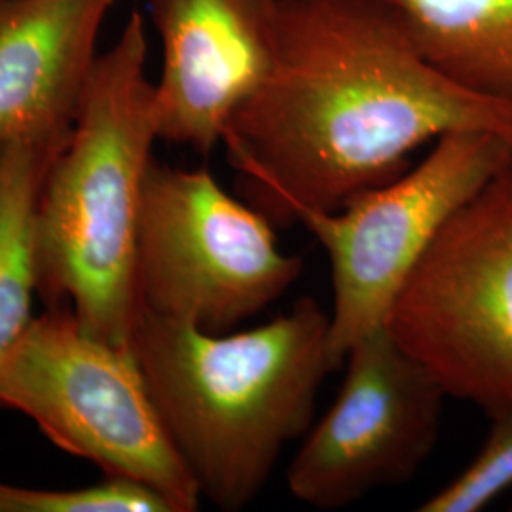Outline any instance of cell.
I'll return each mask as SVG.
<instances>
[{"instance_id":"cell-1","label":"cell","mask_w":512,"mask_h":512,"mask_svg":"<svg viewBox=\"0 0 512 512\" xmlns=\"http://www.w3.org/2000/svg\"><path fill=\"white\" fill-rule=\"evenodd\" d=\"M454 131L512 147V103L437 71L391 0H281L272 67L222 145L241 200L285 228L391 183Z\"/></svg>"},{"instance_id":"cell-2","label":"cell","mask_w":512,"mask_h":512,"mask_svg":"<svg viewBox=\"0 0 512 512\" xmlns=\"http://www.w3.org/2000/svg\"><path fill=\"white\" fill-rule=\"evenodd\" d=\"M330 313L313 298L243 332L213 334L139 311L131 351L150 397L202 497L245 509L285 446L308 433L334 368Z\"/></svg>"},{"instance_id":"cell-3","label":"cell","mask_w":512,"mask_h":512,"mask_svg":"<svg viewBox=\"0 0 512 512\" xmlns=\"http://www.w3.org/2000/svg\"><path fill=\"white\" fill-rule=\"evenodd\" d=\"M147 25L133 10L97 55L40 198L38 294L95 338L131 349L139 317L137 228L143 184L160 139Z\"/></svg>"},{"instance_id":"cell-4","label":"cell","mask_w":512,"mask_h":512,"mask_svg":"<svg viewBox=\"0 0 512 512\" xmlns=\"http://www.w3.org/2000/svg\"><path fill=\"white\" fill-rule=\"evenodd\" d=\"M0 406L14 408L107 476L158 490L175 512H194L202 492L165 431L131 349L82 329L73 313L35 317L0 361Z\"/></svg>"},{"instance_id":"cell-5","label":"cell","mask_w":512,"mask_h":512,"mask_svg":"<svg viewBox=\"0 0 512 512\" xmlns=\"http://www.w3.org/2000/svg\"><path fill=\"white\" fill-rule=\"evenodd\" d=\"M272 220L207 169L152 160L137 228L139 308L222 334L266 310L302 274Z\"/></svg>"},{"instance_id":"cell-6","label":"cell","mask_w":512,"mask_h":512,"mask_svg":"<svg viewBox=\"0 0 512 512\" xmlns=\"http://www.w3.org/2000/svg\"><path fill=\"white\" fill-rule=\"evenodd\" d=\"M448 397L512 406V164L440 228L387 315Z\"/></svg>"},{"instance_id":"cell-7","label":"cell","mask_w":512,"mask_h":512,"mask_svg":"<svg viewBox=\"0 0 512 512\" xmlns=\"http://www.w3.org/2000/svg\"><path fill=\"white\" fill-rule=\"evenodd\" d=\"M511 164V143L501 135L454 131L437 139L416 167L340 211L294 215L329 255L334 370L361 338L387 325L395 296L440 228Z\"/></svg>"},{"instance_id":"cell-8","label":"cell","mask_w":512,"mask_h":512,"mask_svg":"<svg viewBox=\"0 0 512 512\" xmlns=\"http://www.w3.org/2000/svg\"><path fill=\"white\" fill-rule=\"evenodd\" d=\"M336 401L287 469L289 492L336 511L418 475L439 440L446 391L404 351L387 325L346 355Z\"/></svg>"},{"instance_id":"cell-9","label":"cell","mask_w":512,"mask_h":512,"mask_svg":"<svg viewBox=\"0 0 512 512\" xmlns=\"http://www.w3.org/2000/svg\"><path fill=\"white\" fill-rule=\"evenodd\" d=\"M281 0H148L162 42L158 137L207 156L274 59Z\"/></svg>"},{"instance_id":"cell-10","label":"cell","mask_w":512,"mask_h":512,"mask_svg":"<svg viewBox=\"0 0 512 512\" xmlns=\"http://www.w3.org/2000/svg\"><path fill=\"white\" fill-rule=\"evenodd\" d=\"M116 0H0V143L73 126Z\"/></svg>"},{"instance_id":"cell-11","label":"cell","mask_w":512,"mask_h":512,"mask_svg":"<svg viewBox=\"0 0 512 512\" xmlns=\"http://www.w3.org/2000/svg\"><path fill=\"white\" fill-rule=\"evenodd\" d=\"M71 131L37 129L0 143V361L35 319L40 198Z\"/></svg>"},{"instance_id":"cell-12","label":"cell","mask_w":512,"mask_h":512,"mask_svg":"<svg viewBox=\"0 0 512 512\" xmlns=\"http://www.w3.org/2000/svg\"><path fill=\"white\" fill-rule=\"evenodd\" d=\"M425 59L459 86L512 103V0H391Z\"/></svg>"},{"instance_id":"cell-13","label":"cell","mask_w":512,"mask_h":512,"mask_svg":"<svg viewBox=\"0 0 512 512\" xmlns=\"http://www.w3.org/2000/svg\"><path fill=\"white\" fill-rule=\"evenodd\" d=\"M0 512H175L158 490L139 480L109 476L74 490H35L0 482Z\"/></svg>"},{"instance_id":"cell-14","label":"cell","mask_w":512,"mask_h":512,"mask_svg":"<svg viewBox=\"0 0 512 512\" xmlns=\"http://www.w3.org/2000/svg\"><path fill=\"white\" fill-rule=\"evenodd\" d=\"M475 459L450 484L427 497L420 512H478L512 486V406L490 416Z\"/></svg>"},{"instance_id":"cell-15","label":"cell","mask_w":512,"mask_h":512,"mask_svg":"<svg viewBox=\"0 0 512 512\" xmlns=\"http://www.w3.org/2000/svg\"><path fill=\"white\" fill-rule=\"evenodd\" d=\"M511 511H512V507H511Z\"/></svg>"}]
</instances>
